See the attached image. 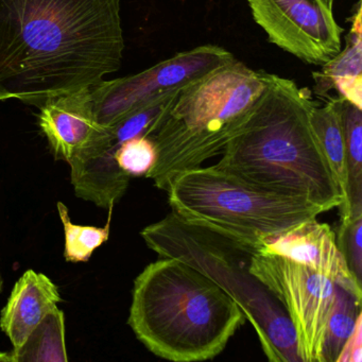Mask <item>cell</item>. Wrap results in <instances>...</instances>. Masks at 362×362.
I'll list each match as a JSON object with an SVG mask.
<instances>
[{"label": "cell", "mask_w": 362, "mask_h": 362, "mask_svg": "<svg viewBox=\"0 0 362 362\" xmlns=\"http://www.w3.org/2000/svg\"><path fill=\"white\" fill-rule=\"evenodd\" d=\"M124 50L120 0H0V101L94 88Z\"/></svg>", "instance_id": "cell-1"}, {"label": "cell", "mask_w": 362, "mask_h": 362, "mask_svg": "<svg viewBox=\"0 0 362 362\" xmlns=\"http://www.w3.org/2000/svg\"><path fill=\"white\" fill-rule=\"evenodd\" d=\"M267 86L243 130L224 148L216 168L256 187L305 199L324 211L342 203L311 124L317 105L308 88L266 73Z\"/></svg>", "instance_id": "cell-2"}, {"label": "cell", "mask_w": 362, "mask_h": 362, "mask_svg": "<svg viewBox=\"0 0 362 362\" xmlns=\"http://www.w3.org/2000/svg\"><path fill=\"white\" fill-rule=\"evenodd\" d=\"M245 322L228 292L181 260L160 257L135 279L128 324L163 359H213Z\"/></svg>", "instance_id": "cell-3"}, {"label": "cell", "mask_w": 362, "mask_h": 362, "mask_svg": "<svg viewBox=\"0 0 362 362\" xmlns=\"http://www.w3.org/2000/svg\"><path fill=\"white\" fill-rule=\"evenodd\" d=\"M266 86L264 71L235 59L184 88L150 136L158 160L146 177L166 192L177 175L221 154L253 115Z\"/></svg>", "instance_id": "cell-4"}, {"label": "cell", "mask_w": 362, "mask_h": 362, "mask_svg": "<svg viewBox=\"0 0 362 362\" xmlns=\"http://www.w3.org/2000/svg\"><path fill=\"white\" fill-rule=\"evenodd\" d=\"M141 236L163 258L181 260L215 281L239 305L271 362H302L293 326L283 305L251 271L256 250L171 211Z\"/></svg>", "instance_id": "cell-5"}, {"label": "cell", "mask_w": 362, "mask_h": 362, "mask_svg": "<svg viewBox=\"0 0 362 362\" xmlns=\"http://www.w3.org/2000/svg\"><path fill=\"white\" fill-rule=\"evenodd\" d=\"M166 192L177 217L257 252L268 239L325 213L305 199L262 189L215 166L183 171Z\"/></svg>", "instance_id": "cell-6"}, {"label": "cell", "mask_w": 362, "mask_h": 362, "mask_svg": "<svg viewBox=\"0 0 362 362\" xmlns=\"http://www.w3.org/2000/svg\"><path fill=\"white\" fill-rule=\"evenodd\" d=\"M250 271L283 305L296 332L300 361L323 362L324 334L336 283L302 264L258 252Z\"/></svg>", "instance_id": "cell-7"}, {"label": "cell", "mask_w": 362, "mask_h": 362, "mask_svg": "<svg viewBox=\"0 0 362 362\" xmlns=\"http://www.w3.org/2000/svg\"><path fill=\"white\" fill-rule=\"evenodd\" d=\"M234 60L219 46H199L136 75L103 80L90 88L95 117L103 127L113 126L160 95L182 90Z\"/></svg>", "instance_id": "cell-8"}, {"label": "cell", "mask_w": 362, "mask_h": 362, "mask_svg": "<svg viewBox=\"0 0 362 362\" xmlns=\"http://www.w3.org/2000/svg\"><path fill=\"white\" fill-rule=\"evenodd\" d=\"M334 0H247L256 24L270 43L315 66L342 49L343 29L334 16Z\"/></svg>", "instance_id": "cell-9"}, {"label": "cell", "mask_w": 362, "mask_h": 362, "mask_svg": "<svg viewBox=\"0 0 362 362\" xmlns=\"http://www.w3.org/2000/svg\"><path fill=\"white\" fill-rule=\"evenodd\" d=\"M258 253L281 256L317 271L362 298L361 286L351 274L337 245L336 234L317 218L305 220L293 228L268 239Z\"/></svg>", "instance_id": "cell-10"}, {"label": "cell", "mask_w": 362, "mask_h": 362, "mask_svg": "<svg viewBox=\"0 0 362 362\" xmlns=\"http://www.w3.org/2000/svg\"><path fill=\"white\" fill-rule=\"evenodd\" d=\"M39 107L40 128L58 160L69 162L107 130L95 117L90 88L52 97Z\"/></svg>", "instance_id": "cell-11"}, {"label": "cell", "mask_w": 362, "mask_h": 362, "mask_svg": "<svg viewBox=\"0 0 362 362\" xmlns=\"http://www.w3.org/2000/svg\"><path fill=\"white\" fill-rule=\"evenodd\" d=\"M115 152L107 128L99 139L67 162L76 196L107 209L119 202L131 177L118 166Z\"/></svg>", "instance_id": "cell-12"}, {"label": "cell", "mask_w": 362, "mask_h": 362, "mask_svg": "<svg viewBox=\"0 0 362 362\" xmlns=\"http://www.w3.org/2000/svg\"><path fill=\"white\" fill-rule=\"evenodd\" d=\"M61 302L58 287L43 273L28 270L16 281L0 313V328L13 349L24 344L40 322Z\"/></svg>", "instance_id": "cell-13"}, {"label": "cell", "mask_w": 362, "mask_h": 362, "mask_svg": "<svg viewBox=\"0 0 362 362\" xmlns=\"http://www.w3.org/2000/svg\"><path fill=\"white\" fill-rule=\"evenodd\" d=\"M351 31L346 37V47L329 62L322 66V71L313 73L315 92L324 95L336 90L340 98L362 109V25L361 8L358 4L357 12L351 18Z\"/></svg>", "instance_id": "cell-14"}, {"label": "cell", "mask_w": 362, "mask_h": 362, "mask_svg": "<svg viewBox=\"0 0 362 362\" xmlns=\"http://www.w3.org/2000/svg\"><path fill=\"white\" fill-rule=\"evenodd\" d=\"M310 120L315 136L340 192L342 203L338 209L340 211L341 221H344L349 219L347 207L349 173L344 134L341 120L340 97L330 98L323 107L315 105L311 112Z\"/></svg>", "instance_id": "cell-15"}, {"label": "cell", "mask_w": 362, "mask_h": 362, "mask_svg": "<svg viewBox=\"0 0 362 362\" xmlns=\"http://www.w3.org/2000/svg\"><path fill=\"white\" fill-rule=\"evenodd\" d=\"M0 361L67 362L64 313L57 307L12 353H0Z\"/></svg>", "instance_id": "cell-16"}, {"label": "cell", "mask_w": 362, "mask_h": 362, "mask_svg": "<svg viewBox=\"0 0 362 362\" xmlns=\"http://www.w3.org/2000/svg\"><path fill=\"white\" fill-rule=\"evenodd\" d=\"M341 120L346 151L349 218L362 216V109L341 98Z\"/></svg>", "instance_id": "cell-17"}, {"label": "cell", "mask_w": 362, "mask_h": 362, "mask_svg": "<svg viewBox=\"0 0 362 362\" xmlns=\"http://www.w3.org/2000/svg\"><path fill=\"white\" fill-rule=\"evenodd\" d=\"M361 313V298L336 285L334 305L324 334L323 362H336L343 345L353 334Z\"/></svg>", "instance_id": "cell-18"}, {"label": "cell", "mask_w": 362, "mask_h": 362, "mask_svg": "<svg viewBox=\"0 0 362 362\" xmlns=\"http://www.w3.org/2000/svg\"><path fill=\"white\" fill-rule=\"evenodd\" d=\"M112 209L113 207L109 209V220L105 228L79 226L71 221L66 205L58 202L59 216L64 228V257L66 262H88L95 250L109 240Z\"/></svg>", "instance_id": "cell-19"}, {"label": "cell", "mask_w": 362, "mask_h": 362, "mask_svg": "<svg viewBox=\"0 0 362 362\" xmlns=\"http://www.w3.org/2000/svg\"><path fill=\"white\" fill-rule=\"evenodd\" d=\"M115 160L129 177H147L156 166L158 150L150 137H134L124 141L116 149Z\"/></svg>", "instance_id": "cell-20"}, {"label": "cell", "mask_w": 362, "mask_h": 362, "mask_svg": "<svg viewBox=\"0 0 362 362\" xmlns=\"http://www.w3.org/2000/svg\"><path fill=\"white\" fill-rule=\"evenodd\" d=\"M336 240L349 271L362 285V216L341 221Z\"/></svg>", "instance_id": "cell-21"}, {"label": "cell", "mask_w": 362, "mask_h": 362, "mask_svg": "<svg viewBox=\"0 0 362 362\" xmlns=\"http://www.w3.org/2000/svg\"><path fill=\"white\" fill-rule=\"evenodd\" d=\"M362 360V315L356 323L353 334L343 345L336 362H361Z\"/></svg>", "instance_id": "cell-22"}, {"label": "cell", "mask_w": 362, "mask_h": 362, "mask_svg": "<svg viewBox=\"0 0 362 362\" xmlns=\"http://www.w3.org/2000/svg\"><path fill=\"white\" fill-rule=\"evenodd\" d=\"M4 281L3 277H1V272H0V291L3 290Z\"/></svg>", "instance_id": "cell-23"}]
</instances>
